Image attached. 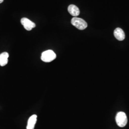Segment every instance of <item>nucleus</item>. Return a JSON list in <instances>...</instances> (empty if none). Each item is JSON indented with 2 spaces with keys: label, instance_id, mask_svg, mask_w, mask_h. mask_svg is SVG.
<instances>
[{
  "label": "nucleus",
  "instance_id": "1",
  "mask_svg": "<svg viewBox=\"0 0 129 129\" xmlns=\"http://www.w3.org/2000/svg\"><path fill=\"white\" fill-rule=\"evenodd\" d=\"M71 23L75 27L80 30H84L88 26V24L84 20L76 17L72 19Z\"/></svg>",
  "mask_w": 129,
  "mask_h": 129
},
{
  "label": "nucleus",
  "instance_id": "2",
  "mask_svg": "<svg viewBox=\"0 0 129 129\" xmlns=\"http://www.w3.org/2000/svg\"><path fill=\"white\" fill-rule=\"evenodd\" d=\"M56 55L55 53L51 50H48L44 52L41 55V60L45 62H50L55 60Z\"/></svg>",
  "mask_w": 129,
  "mask_h": 129
},
{
  "label": "nucleus",
  "instance_id": "3",
  "mask_svg": "<svg viewBox=\"0 0 129 129\" xmlns=\"http://www.w3.org/2000/svg\"><path fill=\"white\" fill-rule=\"evenodd\" d=\"M127 118L126 114L123 112H118L116 116V121L117 124L120 127H123L127 123Z\"/></svg>",
  "mask_w": 129,
  "mask_h": 129
},
{
  "label": "nucleus",
  "instance_id": "4",
  "mask_svg": "<svg viewBox=\"0 0 129 129\" xmlns=\"http://www.w3.org/2000/svg\"><path fill=\"white\" fill-rule=\"evenodd\" d=\"M21 23L24 28L27 31H31L33 28L36 27V24L26 18H23L21 20Z\"/></svg>",
  "mask_w": 129,
  "mask_h": 129
},
{
  "label": "nucleus",
  "instance_id": "5",
  "mask_svg": "<svg viewBox=\"0 0 129 129\" xmlns=\"http://www.w3.org/2000/svg\"><path fill=\"white\" fill-rule=\"evenodd\" d=\"M114 35L116 38L119 41L123 40L125 37V35L124 31L120 28H116L114 31Z\"/></svg>",
  "mask_w": 129,
  "mask_h": 129
},
{
  "label": "nucleus",
  "instance_id": "6",
  "mask_svg": "<svg viewBox=\"0 0 129 129\" xmlns=\"http://www.w3.org/2000/svg\"><path fill=\"white\" fill-rule=\"evenodd\" d=\"M37 115H33L28 120L26 129H34L36 123L37 121Z\"/></svg>",
  "mask_w": 129,
  "mask_h": 129
},
{
  "label": "nucleus",
  "instance_id": "7",
  "mask_svg": "<svg viewBox=\"0 0 129 129\" xmlns=\"http://www.w3.org/2000/svg\"><path fill=\"white\" fill-rule=\"evenodd\" d=\"M69 14L74 17H77L80 14V11L78 7L74 5H71L68 7Z\"/></svg>",
  "mask_w": 129,
  "mask_h": 129
},
{
  "label": "nucleus",
  "instance_id": "8",
  "mask_svg": "<svg viewBox=\"0 0 129 129\" xmlns=\"http://www.w3.org/2000/svg\"><path fill=\"white\" fill-rule=\"evenodd\" d=\"M9 54L7 52H3L0 54V66L4 67L7 64Z\"/></svg>",
  "mask_w": 129,
  "mask_h": 129
},
{
  "label": "nucleus",
  "instance_id": "9",
  "mask_svg": "<svg viewBox=\"0 0 129 129\" xmlns=\"http://www.w3.org/2000/svg\"><path fill=\"white\" fill-rule=\"evenodd\" d=\"M4 2V0H0V4Z\"/></svg>",
  "mask_w": 129,
  "mask_h": 129
}]
</instances>
